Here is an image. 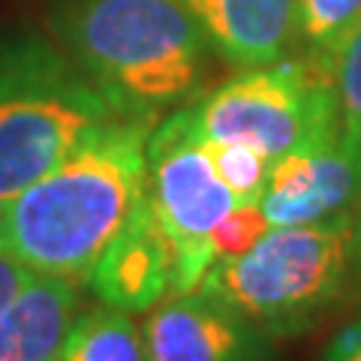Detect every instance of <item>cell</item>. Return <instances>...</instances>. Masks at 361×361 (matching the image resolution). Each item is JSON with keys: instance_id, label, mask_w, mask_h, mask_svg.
Returning a JSON list of instances; mask_svg holds the SVG:
<instances>
[{"instance_id": "obj_19", "label": "cell", "mask_w": 361, "mask_h": 361, "mask_svg": "<svg viewBox=\"0 0 361 361\" xmlns=\"http://www.w3.org/2000/svg\"><path fill=\"white\" fill-rule=\"evenodd\" d=\"M353 256H355V271L361 277V202L355 208V241H353Z\"/></svg>"}, {"instance_id": "obj_10", "label": "cell", "mask_w": 361, "mask_h": 361, "mask_svg": "<svg viewBox=\"0 0 361 361\" xmlns=\"http://www.w3.org/2000/svg\"><path fill=\"white\" fill-rule=\"evenodd\" d=\"M205 33L211 51L250 70L280 58L295 42L298 0H180Z\"/></svg>"}, {"instance_id": "obj_7", "label": "cell", "mask_w": 361, "mask_h": 361, "mask_svg": "<svg viewBox=\"0 0 361 361\" xmlns=\"http://www.w3.org/2000/svg\"><path fill=\"white\" fill-rule=\"evenodd\" d=\"M358 202L361 154L334 127L271 163L259 208L268 226H310L353 214Z\"/></svg>"}, {"instance_id": "obj_17", "label": "cell", "mask_w": 361, "mask_h": 361, "mask_svg": "<svg viewBox=\"0 0 361 361\" xmlns=\"http://www.w3.org/2000/svg\"><path fill=\"white\" fill-rule=\"evenodd\" d=\"M319 361H361V316L331 337Z\"/></svg>"}, {"instance_id": "obj_8", "label": "cell", "mask_w": 361, "mask_h": 361, "mask_svg": "<svg viewBox=\"0 0 361 361\" xmlns=\"http://www.w3.org/2000/svg\"><path fill=\"white\" fill-rule=\"evenodd\" d=\"M142 341L148 361H268L274 343L199 289L154 304Z\"/></svg>"}, {"instance_id": "obj_18", "label": "cell", "mask_w": 361, "mask_h": 361, "mask_svg": "<svg viewBox=\"0 0 361 361\" xmlns=\"http://www.w3.org/2000/svg\"><path fill=\"white\" fill-rule=\"evenodd\" d=\"M30 274L33 271H27L25 265H18L13 256H6L4 250H0V310L13 301V295L27 283Z\"/></svg>"}, {"instance_id": "obj_13", "label": "cell", "mask_w": 361, "mask_h": 361, "mask_svg": "<svg viewBox=\"0 0 361 361\" xmlns=\"http://www.w3.org/2000/svg\"><path fill=\"white\" fill-rule=\"evenodd\" d=\"M361 21V0H298L295 39L304 45V58L331 73V61L343 39Z\"/></svg>"}, {"instance_id": "obj_1", "label": "cell", "mask_w": 361, "mask_h": 361, "mask_svg": "<svg viewBox=\"0 0 361 361\" xmlns=\"http://www.w3.org/2000/svg\"><path fill=\"white\" fill-rule=\"evenodd\" d=\"M154 118L111 115L0 208V250L33 274L87 286L97 259L145 199Z\"/></svg>"}, {"instance_id": "obj_6", "label": "cell", "mask_w": 361, "mask_h": 361, "mask_svg": "<svg viewBox=\"0 0 361 361\" xmlns=\"http://www.w3.org/2000/svg\"><path fill=\"white\" fill-rule=\"evenodd\" d=\"M145 199L175 247V295L196 292L217 262L211 232L238 202L211 163L193 106L169 111L151 130Z\"/></svg>"}, {"instance_id": "obj_9", "label": "cell", "mask_w": 361, "mask_h": 361, "mask_svg": "<svg viewBox=\"0 0 361 361\" xmlns=\"http://www.w3.org/2000/svg\"><path fill=\"white\" fill-rule=\"evenodd\" d=\"M175 247L160 229L148 199L139 202L127 226L97 259L87 289L99 304L145 313L163 298L175 295Z\"/></svg>"}, {"instance_id": "obj_14", "label": "cell", "mask_w": 361, "mask_h": 361, "mask_svg": "<svg viewBox=\"0 0 361 361\" xmlns=\"http://www.w3.org/2000/svg\"><path fill=\"white\" fill-rule=\"evenodd\" d=\"M205 148H208V157L214 169H217L220 180L229 187L235 202L238 205H259V199L265 193L268 169H271L268 157H262L253 148H244V145H223V142H208V139H205Z\"/></svg>"}, {"instance_id": "obj_15", "label": "cell", "mask_w": 361, "mask_h": 361, "mask_svg": "<svg viewBox=\"0 0 361 361\" xmlns=\"http://www.w3.org/2000/svg\"><path fill=\"white\" fill-rule=\"evenodd\" d=\"M331 85L337 97V115H341V133L361 154V21L334 54Z\"/></svg>"}, {"instance_id": "obj_2", "label": "cell", "mask_w": 361, "mask_h": 361, "mask_svg": "<svg viewBox=\"0 0 361 361\" xmlns=\"http://www.w3.org/2000/svg\"><path fill=\"white\" fill-rule=\"evenodd\" d=\"M51 30L121 115L160 121L205 87L211 45L180 0H58Z\"/></svg>"}, {"instance_id": "obj_4", "label": "cell", "mask_w": 361, "mask_h": 361, "mask_svg": "<svg viewBox=\"0 0 361 361\" xmlns=\"http://www.w3.org/2000/svg\"><path fill=\"white\" fill-rule=\"evenodd\" d=\"M118 115L61 45L25 37L0 45V208Z\"/></svg>"}, {"instance_id": "obj_5", "label": "cell", "mask_w": 361, "mask_h": 361, "mask_svg": "<svg viewBox=\"0 0 361 361\" xmlns=\"http://www.w3.org/2000/svg\"><path fill=\"white\" fill-rule=\"evenodd\" d=\"M193 109L208 142L244 145L271 163L341 127L331 73L310 58H280L241 70Z\"/></svg>"}, {"instance_id": "obj_16", "label": "cell", "mask_w": 361, "mask_h": 361, "mask_svg": "<svg viewBox=\"0 0 361 361\" xmlns=\"http://www.w3.org/2000/svg\"><path fill=\"white\" fill-rule=\"evenodd\" d=\"M271 229L265 214L259 205H235L226 217L217 223V229L211 232V250L217 259H229L238 256L244 250L262 238V235Z\"/></svg>"}, {"instance_id": "obj_3", "label": "cell", "mask_w": 361, "mask_h": 361, "mask_svg": "<svg viewBox=\"0 0 361 361\" xmlns=\"http://www.w3.org/2000/svg\"><path fill=\"white\" fill-rule=\"evenodd\" d=\"M355 211L310 226H271L250 250L217 259L199 292L253 329L298 334L343 298L355 271Z\"/></svg>"}, {"instance_id": "obj_11", "label": "cell", "mask_w": 361, "mask_h": 361, "mask_svg": "<svg viewBox=\"0 0 361 361\" xmlns=\"http://www.w3.org/2000/svg\"><path fill=\"white\" fill-rule=\"evenodd\" d=\"M82 289L63 277L30 274L0 310V361H58L82 310Z\"/></svg>"}, {"instance_id": "obj_12", "label": "cell", "mask_w": 361, "mask_h": 361, "mask_svg": "<svg viewBox=\"0 0 361 361\" xmlns=\"http://www.w3.org/2000/svg\"><path fill=\"white\" fill-rule=\"evenodd\" d=\"M58 361H148L135 313L97 304L82 307L70 325Z\"/></svg>"}]
</instances>
